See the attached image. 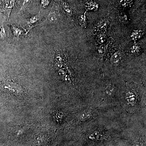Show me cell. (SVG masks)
<instances>
[{
  "label": "cell",
  "mask_w": 146,
  "mask_h": 146,
  "mask_svg": "<svg viewBox=\"0 0 146 146\" xmlns=\"http://www.w3.org/2000/svg\"><path fill=\"white\" fill-rule=\"evenodd\" d=\"M113 91V89L112 86H109V87H108V89L106 90V93L108 95H111Z\"/></svg>",
  "instance_id": "cell-11"
},
{
  "label": "cell",
  "mask_w": 146,
  "mask_h": 146,
  "mask_svg": "<svg viewBox=\"0 0 146 146\" xmlns=\"http://www.w3.org/2000/svg\"><path fill=\"white\" fill-rule=\"evenodd\" d=\"M128 99V101H129V103H132L133 102L134 100H135V96L134 94L132 93H131L128 95L127 97Z\"/></svg>",
  "instance_id": "cell-9"
},
{
  "label": "cell",
  "mask_w": 146,
  "mask_h": 146,
  "mask_svg": "<svg viewBox=\"0 0 146 146\" xmlns=\"http://www.w3.org/2000/svg\"><path fill=\"white\" fill-rule=\"evenodd\" d=\"M88 116V113H86V112H84V113H82V114L81 116H80V118H81L82 119H86Z\"/></svg>",
  "instance_id": "cell-12"
},
{
  "label": "cell",
  "mask_w": 146,
  "mask_h": 146,
  "mask_svg": "<svg viewBox=\"0 0 146 146\" xmlns=\"http://www.w3.org/2000/svg\"><path fill=\"white\" fill-rule=\"evenodd\" d=\"M31 1V0H24L23 5H22L21 9L19 11V13H21L23 11L28 7L29 5L30 4Z\"/></svg>",
  "instance_id": "cell-7"
},
{
  "label": "cell",
  "mask_w": 146,
  "mask_h": 146,
  "mask_svg": "<svg viewBox=\"0 0 146 146\" xmlns=\"http://www.w3.org/2000/svg\"><path fill=\"white\" fill-rule=\"evenodd\" d=\"M11 27L12 31H13L14 37L16 38H19L20 36H21V34H22L23 31L21 30V29L18 28L13 26L11 25Z\"/></svg>",
  "instance_id": "cell-4"
},
{
  "label": "cell",
  "mask_w": 146,
  "mask_h": 146,
  "mask_svg": "<svg viewBox=\"0 0 146 146\" xmlns=\"http://www.w3.org/2000/svg\"><path fill=\"white\" fill-rule=\"evenodd\" d=\"M14 3H15V0H9L6 3L5 8L6 9L7 13H8V15L9 16L11 11L12 7L14 6Z\"/></svg>",
  "instance_id": "cell-3"
},
{
  "label": "cell",
  "mask_w": 146,
  "mask_h": 146,
  "mask_svg": "<svg viewBox=\"0 0 146 146\" xmlns=\"http://www.w3.org/2000/svg\"><path fill=\"white\" fill-rule=\"evenodd\" d=\"M5 89L8 90L11 94L20 95L23 94V90L21 86L18 84L12 82H8L4 86Z\"/></svg>",
  "instance_id": "cell-1"
},
{
  "label": "cell",
  "mask_w": 146,
  "mask_h": 146,
  "mask_svg": "<svg viewBox=\"0 0 146 146\" xmlns=\"http://www.w3.org/2000/svg\"><path fill=\"white\" fill-rule=\"evenodd\" d=\"M41 3L43 7H46L49 3V0H42Z\"/></svg>",
  "instance_id": "cell-10"
},
{
  "label": "cell",
  "mask_w": 146,
  "mask_h": 146,
  "mask_svg": "<svg viewBox=\"0 0 146 146\" xmlns=\"http://www.w3.org/2000/svg\"><path fill=\"white\" fill-rule=\"evenodd\" d=\"M120 60V54L119 53L115 54L114 55L112 56V59H111V61L112 63L114 65H117L119 63Z\"/></svg>",
  "instance_id": "cell-6"
},
{
  "label": "cell",
  "mask_w": 146,
  "mask_h": 146,
  "mask_svg": "<svg viewBox=\"0 0 146 146\" xmlns=\"http://www.w3.org/2000/svg\"><path fill=\"white\" fill-rule=\"evenodd\" d=\"M57 18L58 16L56 13L54 11H51L50 12L49 15L47 16L46 20L44 22H42L41 24H38V25H36L35 26L38 25H46V24L53 23V22L56 21L57 20Z\"/></svg>",
  "instance_id": "cell-2"
},
{
  "label": "cell",
  "mask_w": 146,
  "mask_h": 146,
  "mask_svg": "<svg viewBox=\"0 0 146 146\" xmlns=\"http://www.w3.org/2000/svg\"><path fill=\"white\" fill-rule=\"evenodd\" d=\"M39 19V15H36V16L31 17V18H30L28 21H27V24L29 26H31L33 24L38 21Z\"/></svg>",
  "instance_id": "cell-5"
},
{
  "label": "cell",
  "mask_w": 146,
  "mask_h": 146,
  "mask_svg": "<svg viewBox=\"0 0 146 146\" xmlns=\"http://www.w3.org/2000/svg\"><path fill=\"white\" fill-rule=\"evenodd\" d=\"M0 36L2 39H5L6 37L5 30L3 25L0 27Z\"/></svg>",
  "instance_id": "cell-8"
}]
</instances>
